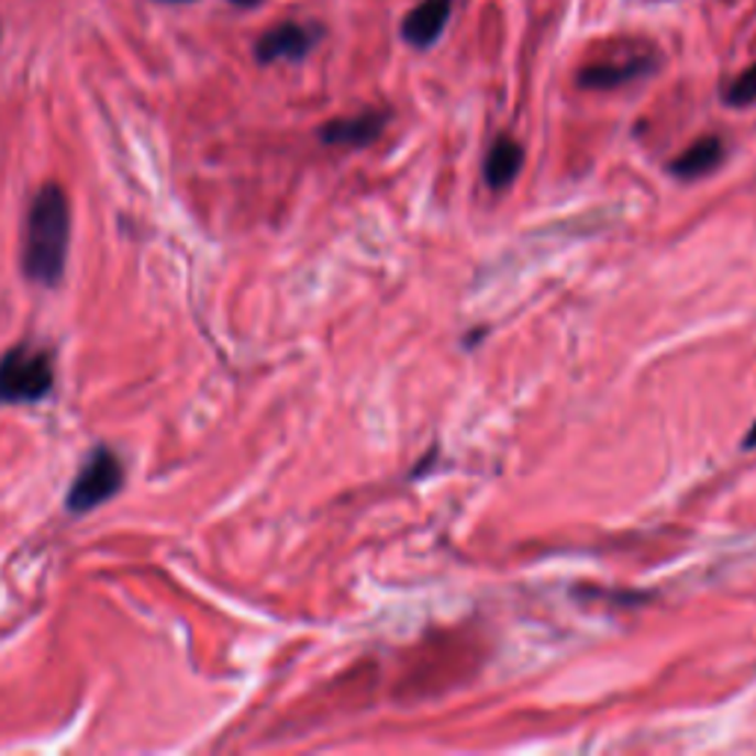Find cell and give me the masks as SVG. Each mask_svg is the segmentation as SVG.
Wrapping results in <instances>:
<instances>
[{"label":"cell","instance_id":"6da1fadb","mask_svg":"<svg viewBox=\"0 0 756 756\" xmlns=\"http://www.w3.org/2000/svg\"><path fill=\"white\" fill-rule=\"evenodd\" d=\"M71 240V210L59 184H45L30 199L21 240V273L33 284L54 287L63 278Z\"/></svg>","mask_w":756,"mask_h":756},{"label":"cell","instance_id":"7a4b0ae2","mask_svg":"<svg viewBox=\"0 0 756 756\" xmlns=\"http://www.w3.org/2000/svg\"><path fill=\"white\" fill-rule=\"evenodd\" d=\"M54 390V355L33 343H19L0 358V405L42 402Z\"/></svg>","mask_w":756,"mask_h":756},{"label":"cell","instance_id":"3957f363","mask_svg":"<svg viewBox=\"0 0 756 756\" xmlns=\"http://www.w3.org/2000/svg\"><path fill=\"white\" fill-rule=\"evenodd\" d=\"M124 488V467L119 455L107 446H98L89 453L84 467L77 470L75 482L66 493V509L71 514H89L98 505H104Z\"/></svg>","mask_w":756,"mask_h":756},{"label":"cell","instance_id":"277c9868","mask_svg":"<svg viewBox=\"0 0 756 756\" xmlns=\"http://www.w3.org/2000/svg\"><path fill=\"white\" fill-rule=\"evenodd\" d=\"M320 42V27H311V24H278V27L266 30L264 36L257 38L255 57L257 63H281V59H304L313 51V45Z\"/></svg>","mask_w":756,"mask_h":756},{"label":"cell","instance_id":"5b68a950","mask_svg":"<svg viewBox=\"0 0 756 756\" xmlns=\"http://www.w3.org/2000/svg\"><path fill=\"white\" fill-rule=\"evenodd\" d=\"M453 15V0H423L402 21V36L408 45L432 47L441 38Z\"/></svg>","mask_w":756,"mask_h":756},{"label":"cell","instance_id":"8992f818","mask_svg":"<svg viewBox=\"0 0 756 756\" xmlns=\"http://www.w3.org/2000/svg\"><path fill=\"white\" fill-rule=\"evenodd\" d=\"M388 115L385 113H360L355 119H337L320 127V140L325 145H343V148H364L369 142H376L385 131Z\"/></svg>","mask_w":756,"mask_h":756},{"label":"cell","instance_id":"52a82bcc","mask_svg":"<svg viewBox=\"0 0 756 756\" xmlns=\"http://www.w3.org/2000/svg\"><path fill=\"white\" fill-rule=\"evenodd\" d=\"M721 160H724V142L719 136H703L671 163V175L682 180L703 178L709 171L719 169Z\"/></svg>","mask_w":756,"mask_h":756},{"label":"cell","instance_id":"ba28073f","mask_svg":"<svg viewBox=\"0 0 756 756\" xmlns=\"http://www.w3.org/2000/svg\"><path fill=\"white\" fill-rule=\"evenodd\" d=\"M523 166V148L509 136H500L493 142L491 152L485 157V180L491 189H505L514 184Z\"/></svg>","mask_w":756,"mask_h":756},{"label":"cell","instance_id":"9c48e42d","mask_svg":"<svg viewBox=\"0 0 756 756\" xmlns=\"http://www.w3.org/2000/svg\"><path fill=\"white\" fill-rule=\"evenodd\" d=\"M653 63L647 57L630 59V63H621V66H591L582 68L577 77V84L582 89H618V86L633 84L638 77L651 75Z\"/></svg>","mask_w":756,"mask_h":756},{"label":"cell","instance_id":"30bf717a","mask_svg":"<svg viewBox=\"0 0 756 756\" xmlns=\"http://www.w3.org/2000/svg\"><path fill=\"white\" fill-rule=\"evenodd\" d=\"M724 101H727L730 107H754L756 104V63L747 71H742V75L730 84L727 94H724Z\"/></svg>","mask_w":756,"mask_h":756},{"label":"cell","instance_id":"8fae6325","mask_svg":"<svg viewBox=\"0 0 756 756\" xmlns=\"http://www.w3.org/2000/svg\"><path fill=\"white\" fill-rule=\"evenodd\" d=\"M742 446H745V449H756V423L751 425V432H747V437L742 441Z\"/></svg>","mask_w":756,"mask_h":756},{"label":"cell","instance_id":"7c38bea8","mask_svg":"<svg viewBox=\"0 0 756 756\" xmlns=\"http://www.w3.org/2000/svg\"><path fill=\"white\" fill-rule=\"evenodd\" d=\"M231 3H236V7H255L260 0H231Z\"/></svg>","mask_w":756,"mask_h":756},{"label":"cell","instance_id":"4fadbf2b","mask_svg":"<svg viewBox=\"0 0 756 756\" xmlns=\"http://www.w3.org/2000/svg\"><path fill=\"white\" fill-rule=\"evenodd\" d=\"M163 3H189V0H163Z\"/></svg>","mask_w":756,"mask_h":756}]
</instances>
